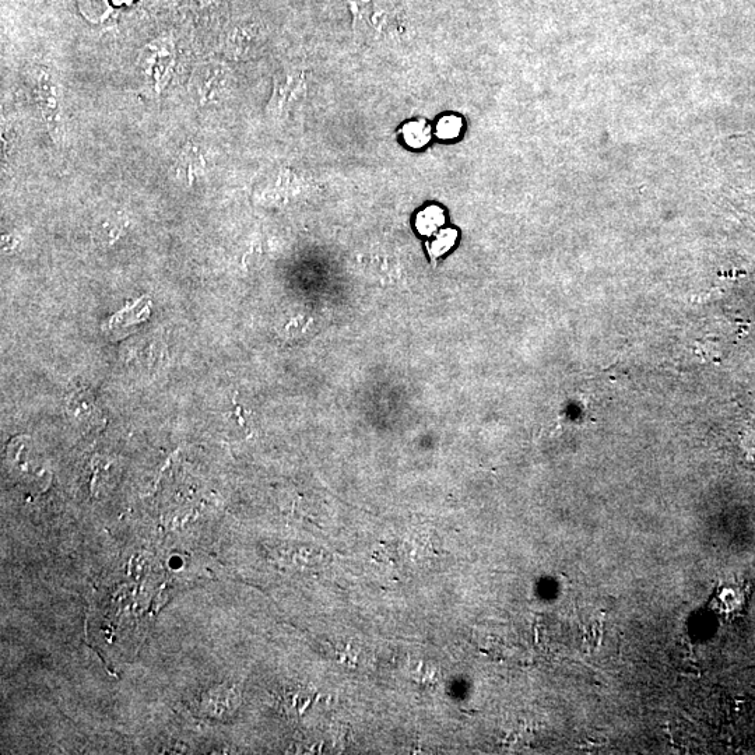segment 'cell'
Returning <instances> with one entry per match:
<instances>
[{"label": "cell", "instance_id": "1", "mask_svg": "<svg viewBox=\"0 0 755 755\" xmlns=\"http://www.w3.org/2000/svg\"><path fill=\"white\" fill-rule=\"evenodd\" d=\"M140 68L153 80L157 89L165 86L170 79L175 61V47L171 38H158L150 42L140 52Z\"/></svg>", "mask_w": 755, "mask_h": 755}, {"label": "cell", "instance_id": "5", "mask_svg": "<svg viewBox=\"0 0 755 755\" xmlns=\"http://www.w3.org/2000/svg\"><path fill=\"white\" fill-rule=\"evenodd\" d=\"M405 139L410 146L421 147L430 139V131L423 122H413L405 128Z\"/></svg>", "mask_w": 755, "mask_h": 755}, {"label": "cell", "instance_id": "8", "mask_svg": "<svg viewBox=\"0 0 755 755\" xmlns=\"http://www.w3.org/2000/svg\"><path fill=\"white\" fill-rule=\"evenodd\" d=\"M151 6H172L178 2V0H147Z\"/></svg>", "mask_w": 755, "mask_h": 755}, {"label": "cell", "instance_id": "7", "mask_svg": "<svg viewBox=\"0 0 755 755\" xmlns=\"http://www.w3.org/2000/svg\"><path fill=\"white\" fill-rule=\"evenodd\" d=\"M462 122L456 117L442 118L438 124L437 133L441 139H452L459 135Z\"/></svg>", "mask_w": 755, "mask_h": 755}, {"label": "cell", "instance_id": "2", "mask_svg": "<svg viewBox=\"0 0 755 755\" xmlns=\"http://www.w3.org/2000/svg\"><path fill=\"white\" fill-rule=\"evenodd\" d=\"M228 72L220 63H205L193 72L191 87L193 93L202 103L220 100V94L226 89Z\"/></svg>", "mask_w": 755, "mask_h": 755}, {"label": "cell", "instance_id": "4", "mask_svg": "<svg viewBox=\"0 0 755 755\" xmlns=\"http://www.w3.org/2000/svg\"><path fill=\"white\" fill-rule=\"evenodd\" d=\"M444 221V214L437 207H430V209L424 210L419 214L417 219V227L423 234H430L437 230Z\"/></svg>", "mask_w": 755, "mask_h": 755}, {"label": "cell", "instance_id": "3", "mask_svg": "<svg viewBox=\"0 0 755 755\" xmlns=\"http://www.w3.org/2000/svg\"><path fill=\"white\" fill-rule=\"evenodd\" d=\"M302 89H304V79H302L301 73L286 72L277 76L269 111H272L273 114H282V112L290 110L291 105L297 103Z\"/></svg>", "mask_w": 755, "mask_h": 755}, {"label": "cell", "instance_id": "6", "mask_svg": "<svg viewBox=\"0 0 755 755\" xmlns=\"http://www.w3.org/2000/svg\"><path fill=\"white\" fill-rule=\"evenodd\" d=\"M455 240L456 231H442V233L435 238L433 244L430 245V248H428L430 249L431 256H433L434 259H437L438 256L444 255L445 252L455 244Z\"/></svg>", "mask_w": 755, "mask_h": 755}]
</instances>
